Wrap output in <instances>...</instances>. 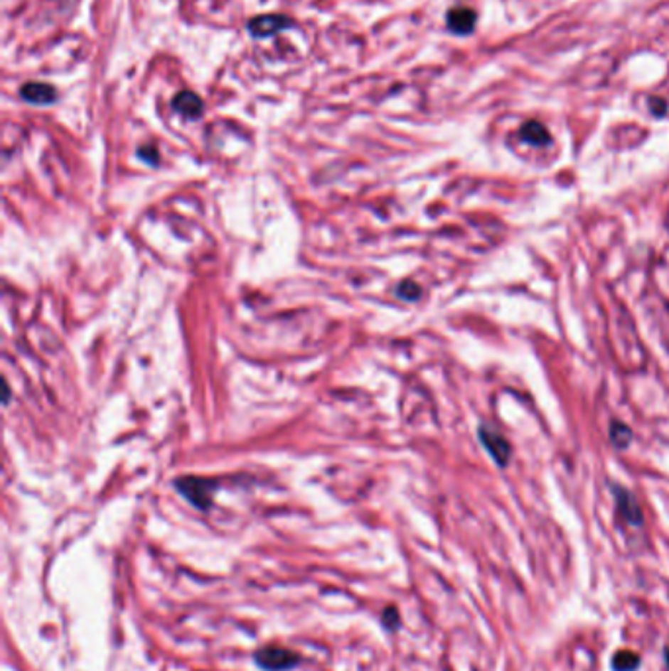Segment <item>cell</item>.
I'll return each instance as SVG.
<instances>
[{"label": "cell", "instance_id": "cell-3", "mask_svg": "<svg viewBox=\"0 0 669 671\" xmlns=\"http://www.w3.org/2000/svg\"><path fill=\"white\" fill-rule=\"evenodd\" d=\"M479 438H481L483 446L487 448V451L493 456V459L501 467H505L508 463V459H510V446H508L505 438L498 432H495V430H489V428H481L479 430Z\"/></svg>", "mask_w": 669, "mask_h": 671}, {"label": "cell", "instance_id": "cell-11", "mask_svg": "<svg viewBox=\"0 0 669 671\" xmlns=\"http://www.w3.org/2000/svg\"><path fill=\"white\" fill-rule=\"evenodd\" d=\"M611 438H612V442L616 444L619 448H624V446L632 440V432L628 430V426L612 424Z\"/></svg>", "mask_w": 669, "mask_h": 671}, {"label": "cell", "instance_id": "cell-4", "mask_svg": "<svg viewBox=\"0 0 669 671\" xmlns=\"http://www.w3.org/2000/svg\"><path fill=\"white\" fill-rule=\"evenodd\" d=\"M287 26H291V20H289V18L279 16V14H269V16L253 18L247 28H250V32H252L255 38H267V36L281 32Z\"/></svg>", "mask_w": 669, "mask_h": 671}, {"label": "cell", "instance_id": "cell-15", "mask_svg": "<svg viewBox=\"0 0 669 671\" xmlns=\"http://www.w3.org/2000/svg\"><path fill=\"white\" fill-rule=\"evenodd\" d=\"M665 663H668L669 667V650H665Z\"/></svg>", "mask_w": 669, "mask_h": 671}, {"label": "cell", "instance_id": "cell-13", "mask_svg": "<svg viewBox=\"0 0 669 671\" xmlns=\"http://www.w3.org/2000/svg\"><path fill=\"white\" fill-rule=\"evenodd\" d=\"M139 156L144 157V159H147V161H149L151 165H156L157 161H159V156H157L156 149H149V148L139 149Z\"/></svg>", "mask_w": 669, "mask_h": 671}, {"label": "cell", "instance_id": "cell-8", "mask_svg": "<svg viewBox=\"0 0 669 671\" xmlns=\"http://www.w3.org/2000/svg\"><path fill=\"white\" fill-rule=\"evenodd\" d=\"M616 503H619V510L624 516V520H628L634 526L642 524V510L638 507L636 499L626 489H616Z\"/></svg>", "mask_w": 669, "mask_h": 671}, {"label": "cell", "instance_id": "cell-12", "mask_svg": "<svg viewBox=\"0 0 669 671\" xmlns=\"http://www.w3.org/2000/svg\"><path fill=\"white\" fill-rule=\"evenodd\" d=\"M397 293H399V296H402L405 301H414V299L420 296V286H418L414 281H402L399 289H397Z\"/></svg>", "mask_w": 669, "mask_h": 671}, {"label": "cell", "instance_id": "cell-6", "mask_svg": "<svg viewBox=\"0 0 669 671\" xmlns=\"http://www.w3.org/2000/svg\"><path fill=\"white\" fill-rule=\"evenodd\" d=\"M475 12L471 9H451L448 12V26L454 33H469L475 28Z\"/></svg>", "mask_w": 669, "mask_h": 671}, {"label": "cell", "instance_id": "cell-1", "mask_svg": "<svg viewBox=\"0 0 669 671\" xmlns=\"http://www.w3.org/2000/svg\"><path fill=\"white\" fill-rule=\"evenodd\" d=\"M213 487L214 481L200 479V477H183L177 481V489L181 495H185L195 507L208 508L213 503Z\"/></svg>", "mask_w": 669, "mask_h": 671}, {"label": "cell", "instance_id": "cell-14", "mask_svg": "<svg viewBox=\"0 0 669 671\" xmlns=\"http://www.w3.org/2000/svg\"><path fill=\"white\" fill-rule=\"evenodd\" d=\"M650 107L653 108V112H655V114H658V116L663 114V112H665V108H668V107H665V102H661L660 99H652V100H650Z\"/></svg>", "mask_w": 669, "mask_h": 671}, {"label": "cell", "instance_id": "cell-5", "mask_svg": "<svg viewBox=\"0 0 669 671\" xmlns=\"http://www.w3.org/2000/svg\"><path fill=\"white\" fill-rule=\"evenodd\" d=\"M22 97L33 104H49L58 99V92L46 82H28L22 87Z\"/></svg>", "mask_w": 669, "mask_h": 671}, {"label": "cell", "instance_id": "cell-7", "mask_svg": "<svg viewBox=\"0 0 669 671\" xmlns=\"http://www.w3.org/2000/svg\"><path fill=\"white\" fill-rule=\"evenodd\" d=\"M173 108L187 118H198L203 114V100L198 99L195 92L183 90L173 99Z\"/></svg>", "mask_w": 669, "mask_h": 671}, {"label": "cell", "instance_id": "cell-2", "mask_svg": "<svg viewBox=\"0 0 669 671\" xmlns=\"http://www.w3.org/2000/svg\"><path fill=\"white\" fill-rule=\"evenodd\" d=\"M255 662L259 667L267 671H283L293 667L299 662V655L289 652L285 648H263L255 654Z\"/></svg>", "mask_w": 669, "mask_h": 671}, {"label": "cell", "instance_id": "cell-9", "mask_svg": "<svg viewBox=\"0 0 669 671\" xmlns=\"http://www.w3.org/2000/svg\"><path fill=\"white\" fill-rule=\"evenodd\" d=\"M520 138L524 141H528L532 146H546L550 144V131L546 130V126H542L536 120H530V122H526L520 128Z\"/></svg>", "mask_w": 669, "mask_h": 671}, {"label": "cell", "instance_id": "cell-10", "mask_svg": "<svg viewBox=\"0 0 669 671\" xmlns=\"http://www.w3.org/2000/svg\"><path fill=\"white\" fill-rule=\"evenodd\" d=\"M640 665V657L630 650H621L612 657V670L614 671H634Z\"/></svg>", "mask_w": 669, "mask_h": 671}]
</instances>
